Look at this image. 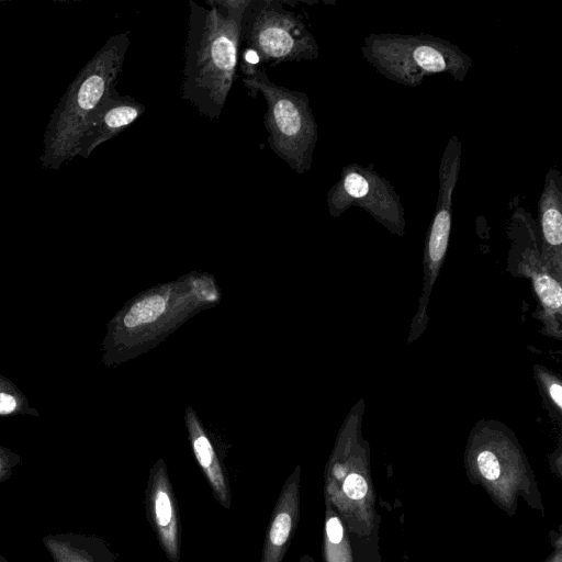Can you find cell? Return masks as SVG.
<instances>
[{
	"label": "cell",
	"mask_w": 562,
	"mask_h": 562,
	"mask_svg": "<svg viewBox=\"0 0 562 562\" xmlns=\"http://www.w3.org/2000/svg\"><path fill=\"white\" fill-rule=\"evenodd\" d=\"M243 82L251 97L260 93L266 101L263 124L271 150L296 173L307 172L318 137L308 97L276 85L262 68L245 75Z\"/></svg>",
	"instance_id": "5b68a950"
},
{
	"label": "cell",
	"mask_w": 562,
	"mask_h": 562,
	"mask_svg": "<svg viewBox=\"0 0 562 562\" xmlns=\"http://www.w3.org/2000/svg\"><path fill=\"white\" fill-rule=\"evenodd\" d=\"M128 46V33L112 35L69 85L46 128L41 156L45 168L58 169L77 156L92 114L114 91Z\"/></svg>",
	"instance_id": "7a4b0ae2"
},
{
	"label": "cell",
	"mask_w": 562,
	"mask_h": 562,
	"mask_svg": "<svg viewBox=\"0 0 562 562\" xmlns=\"http://www.w3.org/2000/svg\"><path fill=\"white\" fill-rule=\"evenodd\" d=\"M461 162V143L452 136L441 157L439 166V190L436 212L428 237V258L432 266L438 265L447 250L452 214V195L457 184Z\"/></svg>",
	"instance_id": "ba28073f"
},
{
	"label": "cell",
	"mask_w": 562,
	"mask_h": 562,
	"mask_svg": "<svg viewBox=\"0 0 562 562\" xmlns=\"http://www.w3.org/2000/svg\"><path fill=\"white\" fill-rule=\"evenodd\" d=\"M300 512V469L284 482L267 528L260 562H282Z\"/></svg>",
	"instance_id": "30bf717a"
},
{
	"label": "cell",
	"mask_w": 562,
	"mask_h": 562,
	"mask_svg": "<svg viewBox=\"0 0 562 562\" xmlns=\"http://www.w3.org/2000/svg\"><path fill=\"white\" fill-rule=\"evenodd\" d=\"M145 503L147 519L161 550L170 562H178L181 526L173 487L162 460L150 470Z\"/></svg>",
	"instance_id": "52a82bcc"
},
{
	"label": "cell",
	"mask_w": 562,
	"mask_h": 562,
	"mask_svg": "<svg viewBox=\"0 0 562 562\" xmlns=\"http://www.w3.org/2000/svg\"><path fill=\"white\" fill-rule=\"evenodd\" d=\"M42 542L53 562H116L106 542L94 535L50 533Z\"/></svg>",
	"instance_id": "8fae6325"
},
{
	"label": "cell",
	"mask_w": 562,
	"mask_h": 562,
	"mask_svg": "<svg viewBox=\"0 0 562 562\" xmlns=\"http://www.w3.org/2000/svg\"><path fill=\"white\" fill-rule=\"evenodd\" d=\"M326 537L331 543H340L344 538V528L336 516H330L326 520Z\"/></svg>",
	"instance_id": "d6986e66"
},
{
	"label": "cell",
	"mask_w": 562,
	"mask_h": 562,
	"mask_svg": "<svg viewBox=\"0 0 562 562\" xmlns=\"http://www.w3.org/2000/svg\"><path fill=\"white\" fill-rule=\"evenodd\" d=\"M245 10L204 8L189 1L180 98L210 120L221 116L235 80Z\"/></svg>",
	"instance_id": "6da1fadb"
},
{
	"label": "cell",
	"mask_w": 562,
	"mask_h": 562,
	"mask_svg": "<svg viewBox=\"0 0 562 562\" xmlns=\"http://www.w3.org/2000/svg\"><path fill=\"white\" fill-rule=\"evenodd\" d=\"M282 0H250L239 37L240 68L244 75L260 65L315 60L319 47L302 16L284 9Z\"/></svg>",
	"instance_id": "277c9868"
},
{
	"label": "cell",
	"mask_w": 562,
	"mask_h": 562,
	"mask_svg": "<svg viewBox=\"0 0 562 562\" xmlns=\"http://www.w3.org/2000/svg\"><path fill=\"white\" fill-rule=\"evenodd\" d=\"M331 216H339L350 206H359L391 229L402 228L404 210L393 186L373 167L356 164L342 169L339 180L327 193Z\"/></svg>",
	"instance_id": "8992f818"
},
{
	"label": "cell",
	"mask_w": 562,
	"mask_h": 562,
	"mask_svg": "<svg viewBox=\"0 0 562 562\" xmlns=\"http://www.w3.org/2000/svg\"><path fill=\"white\" fill-rule=\"evenodd\" d=\"M21 462V457L12 450L0 445V483L9 480L15 467Z\"/></svg>",
	"instance_id": "2e32d148"
},
{
	"label": "cell",
	"mask_w": 562,
	"mask_h": 562,
	"mask_svg": "<svg viewBox=\"0 0 562 562\" xmlns=\"http://www.w3.org/2000/svg\"><path fill=\"white\" fill-rule=\"evenodd\" d=\"M7 415L40 416V413L11 380L0 374V416Z\"/></svg>",
	"instance_id": "5bb4252c"
},
{
	"label": "cell",
	"mask_w": 562,
	"mask_h": 562,
	"mask_svg": "<svg viewBox=\"0 0 562 562\" xmlns=\"http://www.w3.org/2000/svg\"><path fill=\"white\" fill-rule=\"evenodd\" d=\"M342 490L348 497L360 499L366 495L368 485L361 475L351 473L345 479Z\"/></svg>",
	"instance_id": "ac0fdd59"
},
{
	"label": "cell",
	"mask_w": 562,
	"mask_h": 562,
	"mask_svg": "<svg viewBox=\"0 0 562 562\" xmlns=\"http://www.w3.org/2000/svg\"><path fill=\"white\" fill-rule=\"evenodd\" d=\"M145 110L144 104L133 98L111 92L92 114L80 140L77 156L87 158L100 144L133 124Z\"/></svg>",
	"instance_id": "9c48e42d"
},
{
	"label": "cell",
	"mask_w": 562,
	"mask_h": 562,
	"mask_svg": "<svg viewBox=\"0 0 562 562\" xmlns=\"http://www.w3.org/2000/svg\"><path fill=\"white\" fill-rule=\"evenodd\" d=\"M550 396L559 408L562 407V387L559 383H553L549 390Z\"/></svg>",
	"instance_id": "ffe728a7"
},
{
	"label": "cell",
	"mask_w": 562,
	"mask_h": 562,
	"mask_svg": "<svg viewBox=\"0 0 562 562\" xmlns=\"http://www.w3.org/2000/svg\"><path fill=\"white\" fill-rule=\"evenodd\" d=\"M477 465L482 475L487 480H496L499 476V463L491 451H483L477 457Z\"/></svg>",
	"instance_id": "e0dca14e"
},
{
	"label": "cell",
	"mask_w": 562,
	"mask_h": 562,
	"mask_svg": "<svg viewBox=\"0 0 562 562\" xmlns=\"http://www.w3.org/2000/svg\"><path fill=\"white\" fill-rule=\"evenodd\" d=\"M536 291L543 305L553 311H560L562 292L560 283L546 273H540L535 279Z\"/></svg>",
	"instance_id": "9a60e30c"
},
{
	"label": "cell",
	"mask_w": 562,
	"mask_h": 562,
	"mask_svg": "<svg viewBox=\"0 0 562 562\" xmlns=\"http://www.w3.org/2000/svg\"><path fill=\"white\" fill-rule=\"evenodd\" d=\"M300 562H311V561H308V560H307V558H306V557H304V558H302V559H301V561H300Z\"/></svg>",
	"instance_id": "7402d4cb"
},
{
	"label": "cell",
	"mask_w": 562,
	"mask_h": 562,
	"mask_svg": "<svg viewBox=\"0 0 562 562\" xmlns=\"http://www.w3.org/2000/svg\"><path fill=\"white\" fill-rule=\"evenodd\" d=\"M539 217L543 246L553 256L560 257L562 244V176L551 167L544 177L539 199Z\"/></svg>",
	"instance_id": "7c38bea8"
},
{
	"label": "cell",
	"mask_w": 562,
	"mask_h": 562,
	"mask_svg": "<svg viewBox=\"0 0 562 562\" xmlns=\"http://www.w3.org/2000/svg\"><path fill=\"white\" fill-rule=\"evenodd\" d=\"M360 50L375 71L411 88L437 74L463 81L473 65L459 46L429 34H369Z\"/></svg>",
	"instance_id": "3957f363"
},
{
	"label": "cell",
	"mask_w": 562,
	"mask_h": 562,
	"mask_svg": "<svg viewBox=\"0 0 562 562\" xmlns=\"http://www.w3.org/2000/svg\"><path fill=\"white\" fill-rule=\"evenodd\" d=\"M188 429L194 456L212 488L214 497L223 507L229 509L232 503L229 488L209 438L193 417H190V422H188Z\"/></svg>",
	"instance_id": "4fadbf2b"
},
{
	"label": "cell",
	"mask_w": 562,
	"mask_h": 562,
	"mask_svg": "<svg viewBox=\"0 0 562 562\" xmlns=\"http://www.w3.org/2000/svg\"><path fill=\"white\" fill-rule=\"evenodd\" d=\"M0 562H11L10 560H8L5 557H3L2 554H0Z\"/></svg>",
	"instance_id": "44dd1931"
}]
</instances>
